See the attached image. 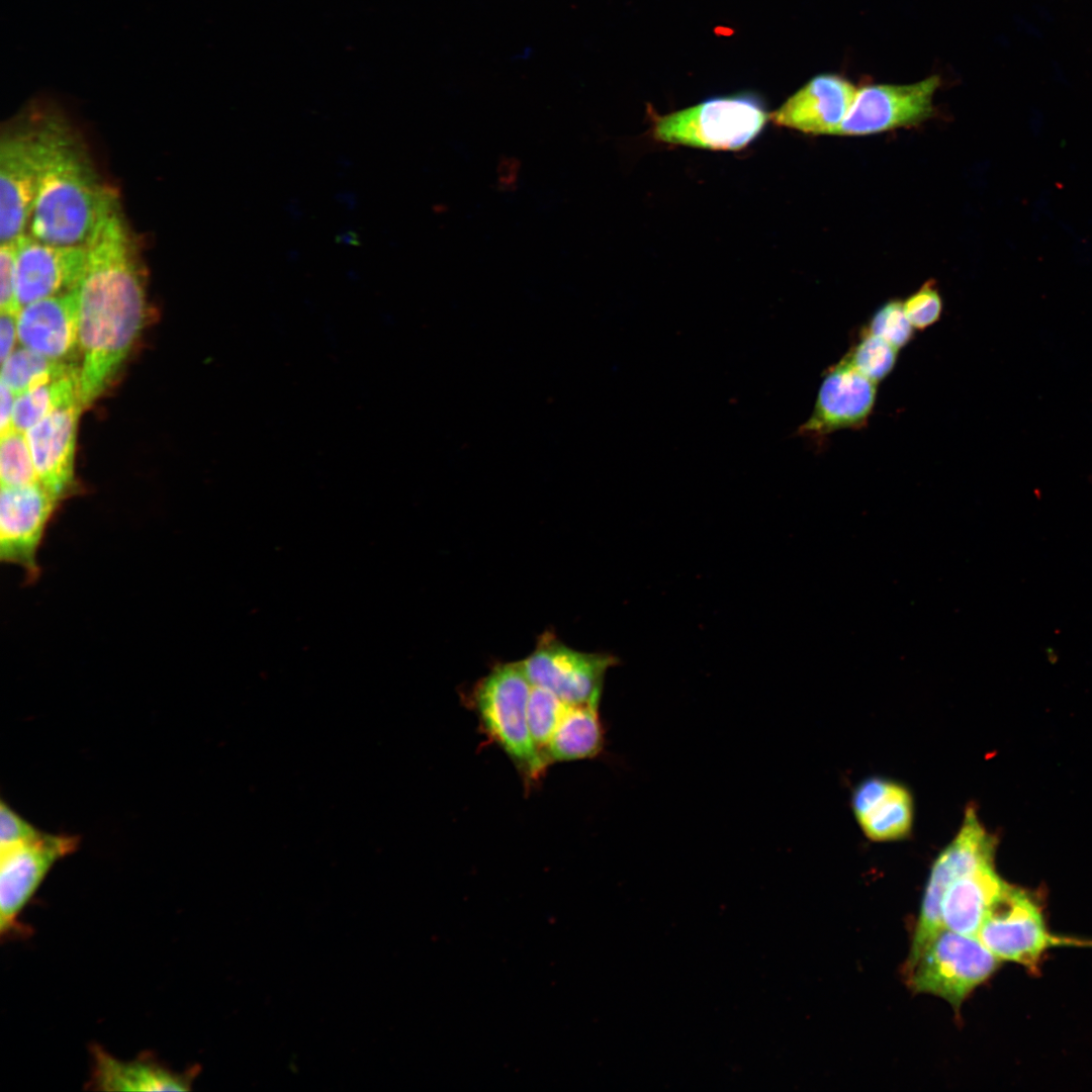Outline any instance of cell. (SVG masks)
<instances>
[{"label":"cell","mask_w":1092,"mask_h":1092,"mask_svg":"<svg viewBox=\"0 0 1092 1092\" xmlns=\"http://www.w3.org/2000/svg\"><path fill=\"white\" fill-rule=\"evenodd\" d=\"M76 287L80 398L88 406L118 373L144 327L146 289L135 245L116 203L85 244Z\"/></svg>","instance_id":"1"},{"label":"cell","mask_w":1092,"mask_h":1092,"mask_svg":"<svg viewBox=\"0 0 1092 1092\" xmlns=\"http://www.w3.org/2000/svg\"><path fill=\"white\" fill-rule=\"evenodd\" d=\"M38 179L30 235L63 246L85 245L118 202L99 179L74 128L55 106L34 103Z\"/></svg>","instance_id":"2"},{"label":"cell","mask_w":1092,"mask_h":1092,"mask_svg":"<svg viewBox=\"0 0 1092 1092\" xmlns=\"http://www.w3.org/2000/svg\"><path fill=\"white\" fill-rule=\"evenodd\" d=\"M532 685L521 661L496 664L473 690L472 702L485 734L526 781H536L547 764L532 739L527 708Z\"/></svg>","instance_id":"3"},{"label":"cell","mask_w":1092,"mask_h":1092,"mask_svg":"<svg viewBox=\"0 0 1092 1092\" xmlns=\"http://www.w3.org/2000/svg\"><path fill=\"white\" fill-rule=\"evenodd\" d=\"M768 118L761 101L752 95L715 97L663 116L654 115L651 132L665 144L735 151L748 146Z\"/></svg>","instance_id":"4"},{"label":"cell","mask_w":1092,"mask_h":1092,"mask_svg":"<svg viewBox=\"0 0 1092 1092\" xmlns=\"http://www.w3.org/2000/svg\"><path fill=\"white\" fill-rule=\"evenodd\" d=\"M1001 961L978 938L943 927L906 968L909 987L938 996L956 1010Z\"/></svg>","instance_id":"5"},{"label":"cell","mask_w":1092,"mask_h":1092,"mask_svg":"<svg viewBox=\"0 0 1092 1092\" xmlns=\"http://www.w3.org/2000/svg\"><path fill=\"white\" fill-rule=\"evenodd\" d=\"M995 850V836L981 823L975 808L969 806L960 830L932 864L906 966L912 965L943 928L941 900L947 886L960 875L994 862Z\"/></svg>","instance_id":"6"},{"label":"cell","mask_w":1092,"mask_h":1092,"mask_svg":"<svg viewBox=\"0 0 1092 1092\" xmlns=\"http://www.w3.org/2000/svg\"><path fill=\"white\" fill-rule=\"evenodd\" d=\"M977 936L1000 961L1021 964L1032 971L1048 948L1084 943L1052 934L1035 902L1010 885L990 908Z\"/></svg>","instance_id":"7"},{"label":"cell","mask_w":1092,"mask_h":1092,"mask_svg":"<svg viewBox=\"0 0 1092 1092\" xmlns=\"http://www.w3.org/2000/svg\"><path fill=\"white\" fill-rule=\"evenodd\" d=\"M521 663L532 686L549 690L566 705L599 706L606 673L616 658L575 650L547 631Z\"/></svg>","instance_id":"8"},{"label":"cell","mask_w":1092,"mask_h":1092,"mask_svg":"<svg viewBox=\"0 0 1092 1092\" xmlns=\"http://www.w3.org/2000/svg\"><path fill=\"white\" fill-rule=\"evenodd\" d=\"M38 179L36 131L30 109L0 142V240L15 242L29 223Z\"/></svg>","instance_id":"9"},{"label":"cell","mask_w":1092,"mask_h":1092,"mask_svg":"<svg viewBox=\"0 0 1092 1092\" xmlns=\"http://www.w3.org/2000/svg\"><path fill=\"white\" fill-rule=\"evenodd\" d=\"M939 84L933 75L911 84L866 86L856 91L836 134L868 135L916 125L931 115Z\"/></svg>","instance_id":"10"},{"label":"cell","mask_w":1092,"mask_h":1092,"mask_svg":"<svg viewBox=\"0 0 1092 1092\" xmlns=\"http://www.w3.org/2000/svg\"><path fill=\"white\" fill-rule=\"evenodd\" d=\"M79 837L40 832L36 837L0 850V931L17 930L18 916L60 858L77 849Z\"/></svg>","instance_id":"11"},{"label":"cell","mask_w":1092,"mask_h":1092,"mask_svg":"<svg viewBox=\"0 0 1092 1092\" xmlns=\"http://www.w3.org/2000/svg\"><path fill=\"white\" fill-rule=\"evenodd\" d=\"M59 504L39 482L1 486L0 558L21 567L26 582L39 577L37 551Z\"/></svg>","instance_id":"12"},{"label":"cell","mask_w":1092,"mask_h":1092,"mask_svg":"<svg viewBox=\"0 0 1092 1092\" xmlns=\"http://www.w3.org/2000/svg\"><path fill=\"white\" fill-rule=\"evenodd\" d=\"M876 397L877 383L843 357L824 372L812 414L797 433L818 440L839 430L860 429L873 412Z\"/></svg>","instance_id":"13"},{"label":"cell","mask_w":1092,"mask_h":1092,"mask_svg":"<svg viewBox=\"0 0 1092 1092\" xmlns=\"http://www.w3.org/2000/svg\"><path fill=\"white\" fill-rule=\"evenodd\" d=\"M86 246L49 244L22 235L15 241V295L21 308L75 289L86 264Z\"/></svg>","instance_id":"14"},{"label":"cell","mask_w":1092,"mask_h":1092,"mask_svg":"<svg viewBox=\"0 0 1092 1092\" xmlns=\"http://www.w3.org/2000/svg\"><path fill=\"white\" fill-rule=\"evenodd\" d=\"M83 407L81 401L63 405L25 432L38 482L60 503L75 489V448Z\"/></svg>","instance_id":"15"},{"label":"cell","mask_w":1092,"mask_h":1092,"mask_svg":"<svg viewBox=\"0 0 1092 1092\" xmlns=\"http://www.w3.org/2000/svg\"><path fill=\"white\" fill-rule=\"evenodd\" d=\"M854 85L835 74L812 78L769 118L779 125L809 134H836L856 94Z\"/></svg>","instance_id":"16"},{"label":"cell","mask_w":1092,"mask_h":1092,"mask_svg":"<svg viewBox=\"0 0 1092 1092\" xmlns=\"http://www.w3.org/2000/svg\"><path fill=\"white\" fill-rule=\"evenodd\" d=\"M16 320L21 347L64 362L79 348L76 288L22 306Z\"/></svg>","instance_id":"17"},{"label":"cell","mask_w":1092,"mask_h":1092,"mask_svg":"<svg viewBox=\"0 0 1092 1092\" xmlns=\"http://www.w3.org/2000/svg\"><path fill=\"white\" fill-rule=\"evenodd\" d=\"M851 807L864 833L873 841L905 838L912 829L913 798L908 789L885 778H869L853 792Z\"/></svg>","instance_id":"18"},{"label":"cell","mask_w":1092,"mask_h":1092,"mask_svg":"<svg viewBox=\"0 0 1092 1092\" xmlns=\"http://www.w3.org/2000/svg\"><path fill=\"white\" fill-rule=\"evenodd\" d=\"M1009 884L996 873L994 862L982 864L957 877L941 900L943 927L977 936L990 908Z\"/></svg>","instance_id":"19"},{"label":"cell","mask_w":1092,"mask_h":1092,"mask_svg":"<svg viewBox=\"0 0 1092 1092\" xmlns=\"http://www.w3.org/2000/svg\"><path fill=\"white\" fill-rule=\"evenodd\" d=\"M92 1060L91 1084L103 1091H185L194 1076L174 1072L148 1057L119 1060L98 1046L92 1050Z\"/></svg>","instance_id":"20"},{"label":"cell","mask_w":1092,"mask_h":1092,"mask_svg":"<svg viewBox=\"0 0 1092 1092\" xmlns=\"http://www.w3.org/2000/svg\"><path fill=\"white\" fill-rule=\"evenodd\" d=\"M599 706H567L547 748L548 764L597 756L604 746Z\"/></svg>","instance_id":"21"},{"label":"cell","mask_w":1092,"mask_h":1092,"mask_svg":"<svg viewBox=\"0 0 1092 1092\" xmlns=\"http://www.w3.org/2000/svg\"><path fill=\"white\" fill-rule=\"evenodd\" d=\"M75 401H81V398L79 370L74 368L60 377L17 395L12 426L25 433L57 408Z\"/></svg>","instance_id":"22"},{"label":"cell","mask_w":1092,"mask_h":1092,"mask_svg":"<svg viewBox=\"0 0 1092 1092\" xmlns=\"http://www.w3.org/2000/svg\"><path fill=\"white\" fill-rule=\"evenodd\" d=\"M72 368L24 347L16 348L3 362L1 382L17 396L60 377Z\"/></svg>","instance_id":"23"},{"label":"cell","mask_w":1092,"mask_h":1092,"mask_svg":"<svg viewBox=\"0 0 1092 1092\" xmlns=\"http://www.w3.org/2000/svg\"><path fill=\"white\" fill-rule=\"evenodd\" d=\"M567 706L549 690L532 686L527 708L528 725L535 746L547 765L548 745Z\"/></svg>","instance_id":"24"},{"label":"cell","mask_w":1092,"mask_h":1092,"mask_svg":"<svg viewBox=\"0 0 1092 1092\" xmlns=\"http://www.w3.org/2000/svg\"><path fill=\"white\" fill-rule=\"evenodd\" d=\"M0 479L6 487L38 482L26 434L14 428L1 434Z\"/></svg>","instance_id":"25"},{"label":"cell","mask_w":1092,"mask_h":1092,"mask_svg":"<svg viewBox=\"0 0 1092 1092\" xmlns=\"http://www.w3.org/2000/svg\"><path fill=\"white\" fill-rule=\"evenodd\" d=\"M898 350L886 340L862 329L858 341L844 355V358L858 372L877 383L888 376L895 367Z\"/></svg>","instance_id":"26"},{"label":"cell","mask_w":1092,"mask_h":1092,"mask_svg":"<svg viewBox=\"0 0 1092 1092\" xmlns=\"http://www.w3.org/2000/svg\"><path fill=\"white\" fill-rule=\"evenodd\" d=\"M863 329L898 349L906 346L914 336L913 326L905 314L903 301L899 299L888 300L880 306Z\"/></svg>","instance_id":"27"},{"label":"cell","mask_w":1092,"mask_h":1092,"mask_svg":"<svg viewBox=\"0 0 1092 1092\" xmlns=\"http://www.w3.org/2000/svg\"><path fill=\"white\" fill-rule=\"evenodd\" d=\"M903 308L915 329L923 330L936 323L942 311V300L935 281L924 282L903 301Z\"/></svg>","instance_id":"28"},{"label":"cell","mask_w":1092,"mask_h":1092,"mask_svg":"<svg viewBox=\"0 0 1092 1092\" xmlns=\"http://www.w3.org/2000/svg\"><path fill=\"white\" fill-rule=\"evenodd\" d=\"M32 824L17 814L1 800L0 806V850L25 842L40 834Z\"/></svg>","instance_id":"29"},{"label":"cell","mask_w":1092,"mask_h":1092,"mask_svg":"<svg viewBox=\"0 0 1092 1092\" xmlns=\"http://www.w3.org/2000/svg\"><path fill=\"white\" fill-rule=\"evenodd\" d=\"M0 309L14 314L20 309L15 295V242L1 244Z\"/></svg>","instance_id":"30"},{"label":"cell","mask_w":1092,"mask_h":1092,"mask_svg":"<svg viewBox=\"0 0 1092 1092\" xmlns=\"http://www.w3.org/2000/svg\"><path fill=\"white\" fill-rule=\"evenodd\" d=\"M18 341L16 314L1 312L0 318V357L1 363L15 350Z\"/></svg>","instance_id":"31"},{"label":"cell","mask_w":1092,"mask_h":1092,"mask_svg":"<svg viewBox=\"0 0 1092 1092\" xmlns=\"http://www.w3.org/2000/svg\"><path fill=\"white\" fill-rule=\"evenodd\" d=\"M16 395L1 382L0 388V430L1 434L13 429L12 418Z\"/></svg>","instance_id":"32"}]
</instances>
